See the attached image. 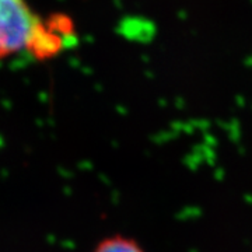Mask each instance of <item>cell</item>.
Instances as JSON below:
<instances>
[{
  "label": "cell",
  "instance_id": "obj_2",
  "mask_svg": "<svg viewBox=\"0 0 252 252\" xmlns=\"http://www.w3.org/2000/svg\"><path fill=\"white\" fill-rule=\"evenodd\" d=\"M93 252H146V250L135 238L115 234L101 240Z\"/></svg>",
  "mask_w": 252,
  "mask_h": 252
},
{
  "label": "cell",
  "instance_id": "obj_1",
  "mask_svg": "<svg viewBox=\"0 0 252 252\" xmlns=\"http://www.w3.org/2000/svg\"><path fill=\"white\" fill-rule=\"evenodd\" d=\"M76 41L66 16H42L28 0H0V59L28 54L49 59Z\"/></svg>",
  "mask_w": 252,
  "mask_h": 252
}]
</instances>
